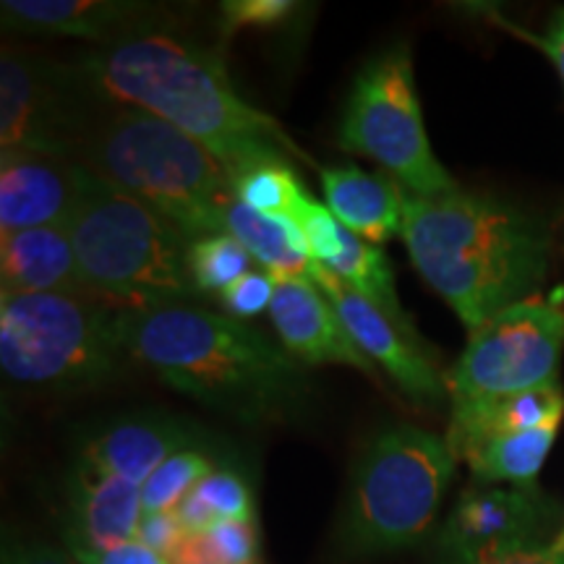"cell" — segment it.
<instances>
[{
	"instance_id": "7402d4cb",
	"label": "cell",
	"mask_w": 564,
	"mask_h": 564,
	"mask_svg": "<svg viewBox=\"0 0 564 564\" xmlns=\"http://www.w3.org/2000/svg\"><path fill=\"white\" fill-rule=\"evenodd\" d=\"M560 434V426L533 429V432L499 434L489 440L470 444L457 455L474 470L478 484H510V486H535L552 444Z\"/></svg>"
},
{
	"instance_id": "4316f807",
	"label": "cell",
	"mask_w": 564,
	"mask_h": 564,
	"mask_svg": "<svg viewBox=\"0 0 564 564\" xmlns=\"http://www.w3.org/2000/svg\"><path fill=\"white\" fill-rule=\"evenodd\" d=\"M249 267L251 253L230 232L204 236L188 246V272L199 293H223L238 278H243Z\"/></svg>"
},
{
	"instance_id": "44dd1931",
	"label": "cell",
	"mask_w": 564,
	"mask_h": 564,
	"mask_svg": "<svg viewBox=\"0 0 564 564\" xmlns=\"http://www.w3.org/2000/svg\"><path fill=\"white\" fill-rule=\"evenodd\" d=\"M228 232L274 280L308 278L314 259L291 217L262 215L236 199L228 212Z\"/></svg>"
},
{
	"instance_id": "603a6c76",
	"label": "cell",
	"mask_w": 564,
	"mask_h": 564,
	"mask_svg": "<svg viewBox=\"0 0 564 564\" xmlns=\"http://www.w3.org/2000/svg\"><path fill=\"white\" fill-rule=\"evenodd\" d=\"M329 270L340 274L352 291L361 293L366 301H371L373 306L390 316L400 329L419 337V333H415V327L411 324V316H408L403 312V306H400L398 291H394V274L390 259L384 257V251L379 249V246L364 241V238H358L356 232H350L343 225L340 257L329 264Z\"/></svg>"
},
{
	"instance_id": "52a82bcc",
	"label": "cell",
	"mask_w": 564,
	"mask_h": 564,
	"mask_svg": "<svg viewBox=\"0 0 564 564\" xmlns=\"http://www.w3.org/2000/svg\"><path fill=\"white\" fill-rule=\"evenodd\" d=\"M129 352L121 312L91 295H0V369L24 390L76 392L108 382Z\"/></svg>"
},
{
	"instance_id": "f546056e",
	"label": "cell",
	"mask_w": 564,
	"mask_h": 564,
	"mask_svg": "<svg viewBox=\"0 0 564 564\" xmlns=\"http://www.w3.org/2000/svg\"><path fill=\"white\" fill-rule=\"evenodd\" d=\"M274 299V278L270 272H246L220 293L225 312L236 319H249L270 312Z\"/></svg>"
},
{
	"instance_id": "3957f363",
	"label": "cell",
	"mask_w": 564,
	"mask_h": 564,
	"mask_svg": "<svg viewBox=\"0 0 564 564\" xmlns=\"http://www.w3.org/2000/svg\"><path fill=\"white\" fill-rule=\"evenodd\" d=\"M403 241L415 270L468 333L531 299L552 259V238L535 217L463 192L408 196Z\"/></svg>"
},
{
	"instance_id": "9c48e42d",
	"label": "cell",
	"mask_w": 564,
	"mask_h": 564,
	"mask_svg": "<svg viewBox=\"0 0 564 564\" xmlns=\"http://www.w3.org/2000/svg\"><path fill=\"white\" fill-rule=\"evenodd\" d=\"M105 100L84 70L24 47L0 55V147L74 158Z\"/></svg>"
},
{
	"instance_id": "484cf974",
	"label": "cell",
	"mask_w": 564,
	"mask_h": 564,
	"mask_svg": "<svg viewBox=\"0 0 564 564\" xmlns=\"http://www.w3.org/2000/svg\"><path fill=\"white\" fill-rule=\"evenodd\" d=\"M212 470L215 463L202 447L175 453L141 486V510L144 514L173 512Z\"/></svg>"
},
{
	"instance_id": "2e32d148",
	"label": "cell",
	"mask_w": 564,
	"mask_h": 564,
	"mask_svg": "<svg viewBox=\"0 0 564 564\" xmlns=\"http://www.w3.org/2000/svg\"><path fill=\"white\" fill-rule=\"evenodd\" d=\"M270 319L278 329L282 348L299 364H337L377 379V366L352 343L340 316L312 278L274 280Z\"/></svg>"
},
{
	"instance_id": "e0dca14e",
	"label": "cell",
	"mask_w": 564,
	"mask_h": 564,
	"mask_svg": "<svg viewBox=\"0 0 564 564\" xmlns=\"http://www.w3.org/2000/svg\"><path fill=\"white\" fill-rule=\"evenodd\" d=\"M68 552H105L139 535L141 486L116 476H95L87 470H70L68 486Z\"/></svg>"
},
{
	"instance_id": "5bb4252c",
	"label": "cell",
	"mask_w": 564,
	"mask_h": 564,
	"mask_svg": "<svg viewBox=\"0 0 564 564\" xmlns=\"http://www.w3.org/2000/svg\"><path fill=\"white\" fill-rule=\"evenodd\" d=\"M202 447L194 423L162 411L112 415L82 436L74 465L95 476H116L144 486L167 457Z\"/></svg>"
},
{
	"instance_id": "d6a6232c",
	"label": "cell",
	"mask_w": 564,
	"mask_h": 564,
	"mask_svg": "<svg viewBox=\"0 0 564 564\" xmlns=\"http://www.w3.org/2000/svg\"><path fill=\"white\" fill-rule=\"evenodd\" d=\"M79 564H173L167 556L154 552L147 544H141L139 539L126 541L105 552H68Z\"/></svg>"
},
{
	"instance_id": "7c38bea8",
	"label": "cell",
	"mask_w": 564,
	"mask_h": 564,
	"mask_svg": "<svg viewBox=\"0 0 564 564\" xmlns=\"http://www.w3.org/2000/svg\"><path fill=\"white\" fill-rule=\"evenodd\" d=\"M308 278L316 282V288L333 303L352 343L371 358L373 366L384 369L387 377L408 398L429 405L442 403L444 398H449L447 377L434 364V358L429 356L426 343L421 337L408 335L405 329H400L390 316L379 312L361 293L352 291L348 282L329 270V267L314 262L312 270H308Z\"/></svg>"
},
{
	"instance_id": "4fadbf2b",
	"label": "cell",
	"mask_w": 564,
	"mask_h": 564,
	"mask_svg": "<svg viewBox=\"0 0 564 564\" xmlns=\"http://www.w3.org/2000/svg\"><path fill=\"white\" fill-rule=\"evenodd\" d=\"M0 19L6 32L87 40L97 47L141 34L171 32L178 24V17L167 6L133 0H3Z\"/></svg>"
},
{
	"instance_id": "8fae6325",
	"label": "cell",
	"mask_w": 564,
	"mask_h": 564,
	"mask_svg": "<svg viewBox=\"0 0 564 564\" xmlns=\"http://www.w3.org/2000/svg\"><path fill=\"white\" fill-rule=\"evenodd\" d=\"M564 528L560 507L535 486H470L444 520L442 562H468L549 541Z\"/></svg>"
},
{
	"instance_id": "d590c367",
	"label": "cell",
	"mask_w": 564,
	"mask_h": 564,
	"mask_svg": "<svg viewBox=\"0 0 564 564\" xmlns=\"http://www.w3.org/2000/svg\"><path fill=\"white\" fill-rule=\"evenodd\" d=\"M257 564H259V562H257Z\"/></svg>"
},
{
	"instance_id": "7a4b0ae2",
	"label": "cell",
	"mask_w": 564,
	"mask_h": 564,
	"mask_svg": "<svg viewBox=\"0 0 564 564\" xmlns=\"http://www.w3.org/2000/svg\"><path fill=\"white\" fill-rule=\"evenodd\" d=\"M121 337L129 358L175 392L241 423L293 419L312 394L291 352L202 303L121 312Z\"/></svg>"
},
{
	"instance_id": "ac0fdd59",
	"label": "cell",
	"mask_w": 564,
	"mask_h": 564,
	"mask_svg": "<svg viewBox=\"0 0 564 564\" xmlns=\"http://www.w3.org/2000/svg\"><path fill=\"white\" fill-rule=\"evenodd\" d=\"M0 280H3V293L89 295L76 262L68 225L3 232Z\"/></svg>"
},
{
	"instance_id": "8992f818",
	"label": "cell",
	"mask_w": 564,
	"mask_h": 564,
	"mask_svg": "<svg viewBox=\"0 0 564 564\" xmlns=\"http://www.w3.org/2000/svg\"><path fill=\"white\" fill-rule=\"evenodd\" d=\"M457 457L444 436L411 423H392L369 436L352 463L337 552L371 560L419 546L432 533Z\"/></svg>"
},
{
	"instance_id": "e575fe53",
	"label": "cell",
	"mask_w": 564,
	"mask_h": 564,
	"mask_svg": "<svg viewBox=\"0 0 564 564\" xmlns=\"http://www.w3.org/2000/svg\"><path fill=\"white\" fill-rule=\"evenodd\" d=\"M539 42V47L549 55V61L554 63L556 70H560L562 84H564V9H560L554 13L552 24H549L546 34Z\"/></svg>"
},
{
	"instance_id": "30bf717a",
	"label": "cell",
	"mask_w": 564,
	"mask_h": 564,
	"mask_svg": "<svg viewBox=\"0 0 564 564\" xmlns=\"http://www.w3.org/2000/svg\"><path fill=\"white\" fill-rule=\"evenodd\" d=\"M562 350V303H514L468 335V345L447 373L449 400L502 398L556 384Z\"/></svg>"
},
{
	"instance_id": "5b68a950",
	"label": "cell",
	"mask_w": 564,
	"mask_h": 564,
	"mask_svg": "<svg viewBox=\"0 0 564 564\" xmlns=\"http://www.w3.org/2000/svg\"><path fill=\"white\" fill-rule=\"evenodd\" d=\"M68 232L87 293L118 312L194 303L199 295L188 272L192 241L87 167Z\"/></svg>"
},
{
	"instance_id": "836d02e7",
	"label": "cell",
	"mask_w": 564,
	"mask_h": 564,
	"mask_svg": "<svg viewBox=\"0 0 564 564\" xmlns=\"http://www.w3.org/2000/svg\"><path fill=\"white\" fill-rule=\"evenodd\" d=\"M3 564H79L74 556L61 552L45 541H26L17 535H6Z\"/></svg>"
},
{
	"instance_id": "277c9868",
	"label": "cell",
	"mask_w": 564,
	"mask_h": 564,
	"mask_svg": "<svg viewBox=\"0 0 564 564\" xmlns=\"http://www.w3.org/2000/svg\"><path fill=\"white\" fill-rule=\"evenodd\" d=\"M74 160L175 225L188 241L228 232L230 175L199 141L152 112L105 105Z\"/></svg>"
},
{
	"instance_id": "6da1fadb",
	"label": "cell",
	"mask_w": 564,
	"mask_h": 564,
	"mask_svg": "<svg viewBox=\"0 0 564 564\" xmlns=\"http://www.w3.org/2000/svg\"><path fill=\"white\" fill-rule=\"evenodd\" d=\"M105 102L139 108L173 123L207 150L232 178L262 162L306 160L272 116L232 87L223 55L181 37L152 32L95 47L79 58Z\"/></svg>"
},
{
	"instance_id": "cb8c5ba5",
	"label": "cell",
	"mask_w": 564,
	"mask_h": 564,
	"mask_svg": "<svg viewBox=\"0 0 564 564\" xmlns=\"http://www.w3.org/2000/svg\"><path fill=\"white\" fill-rule=\"evenodd\" d=\"M173 512L188 535L209 531L220 520L253 523V494L238 470L215 468Z\"/></svg>"
},
{
	"instance_id": "1f68e13d",
	"label": "cell",
	"mask_w": 564,
	"mask_h": 564,
	"mask_svg": "<svg viewBox=\"0 0 564 564\" xmlns=\"http://www.w3.org/2000/svg\"><path fill=\"white\" fill-rule=\"evenodd\" d=\"M442 564H564V528L549 541L531 544L523 549H512V552L481 556V560L468 562H442Z\"/></svg>"
},
{
	"instance_id": "4dcf8cb0",
	"label": "cell",
	"mask_w": 564,
	"mask_h": 564,
	"mask_svg": "<svg viewBox=\"0 0 564 564\" xmlns=\"http://www.w3.org/2000/svg\"><path fill=\"white\" fill-rule=\"evenodd\" d=\"M137 539L141 544H147L154 552H160L167 560H175V554L181 552V546L186 544L188 533L181 525L178 514L175 512H160V514H144L139 525Z\"/></svg>"
},
{
	"instance_id": "d6986e66",
	"label": "cell",
	"mask_w": 564,
	"mask_h": 564,
	"mask_svg": "<svg viewBox=\"0 0 564 564\" xmlns=\"http://www.w3.org/2000/svg\"><path fill=\"white\" fill-rule=\"evenodd\" d=\"M322 188L327 209L358 238L379 246L403 236L408 194L387 175L356 165L324 167Z\"/></svg>"
},
{
	"instance_id": "83f0119b",
	"label": "cell",
	"mask_w": 564,
	"mask_h": 564,
	"mask_svg": "<svg viewBox=\"0 0 564 564\" xmlns=\"http://www.w3.org/2000/svg\"><path fill=\"white\" fill-rule=\"evenodd\" d=\"M299 228L306 238L308 253L314 262L333 264L343 249V225L324 204L308 199L299 215Z\"/></svg>"
},
{
	"instance_id": "ffe728a7",
	"label": "cell",
	"mask_w": 564,
	"mask_h": 564,
	"mask_svg": "<svg viewBox=\"0 0 564 564\" xmlns=\"http://www.w3.org/2000/svg\"><path fill=\"white\" fill-rule=\"evenodd\" d=\"M564 392L560 382L539 390L502 394V398L455 400L449 415L447 440L455 457L470 444L499 434L533 432L544 426H562Z\"/></svg>"
},
{
	"instance_id": "d4e9b609",
	"label": "cell",
	"mask_w": 564,
	"mask_h": 564,
	"mask_svg": "<svg viewBox=\"0 0 564 564\" xmlns=\"http://www.w3.org/2000/svg\"><path fill=\"white\" fill-rule=\"evenodd\" d=\"M230 183L238 202L272 217L299 220L303 204L312 199L288 162H262V165L246 167L232 175Z\"/></svg>"
},
{
	"instance_id": "9a60e30c",
	"label": "cell",
	"mask_w": 564,
	"mask_h": 564,
	"mask_svg": "<svg viewBox=\"0 0 564 564\" xmlns=\"http://www.w3.org/2000/svg\"><path fill=\"white\" fill-rule=\"evenodd\" d=\"M84 165L47 152H3L0 228L3 232L68 225L82 199Z\"/></svg>"
},
{
	"instance_id": "f1b7e54d",
	"label": "cell",
	"mask_w": 564,
	"mask_h": 564,
	"mask_svg": "<svg viewBox=\"0 0 564 564\" xmlns=\"http://www.w3.org/2000/svg\"><path fill=\"white\" fill-rule=\"evenodd\" d=\"M301 11L295 0H228L220 6L223 32L232 34L243 26H257V30H270V26L285 24Z\"/></svg>"
},
{
	"instance_id": "ba28073f",
	"label": "cell",
	"mask_w": 564,
	"mask_h": 564,
	"mask_svg": "<svg viewBox=\"0 0 564 564\" xmlns=\"http://www.w3.org/2000/svg\"><path fill=\"white\" fill-rule=\"evenodd\" d=\"M337 141L345 152L364 154L382 165L413 199L460 192L447 167L436 160L423 129L411 47L405 42L373 55L358 70L345 102Z\"/></svg>"
}]
</instances>
